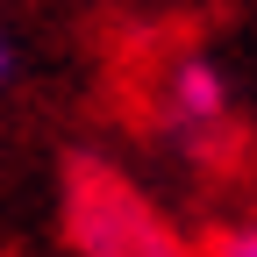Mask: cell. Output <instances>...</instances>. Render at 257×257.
<instances>
[{"mask_svg":"<svg viewBox=\"0 0 257 257\" xmlns=\"http://www.w3.org/2000/svg\"><path fill=\"white\" fill-rule=\"evenodd\" d=\"M57 243L64 257H200V236L157 193L100 150H72L57 179Z\"/></svg>","mask_w":257,"mask_h":257,"instance_id":"obj_1","label":"cell"},{"mask_svg":"<svg viewBox=\"0 0 257 257\" xmlns=\"http://www.w3.org/2000/svg\"><path fill=\"white\" fill-rule=\"evenodd\" d=\"M150 128L157 143L179 150L186 165H221L236 150V79L221 72L207 50H179L165 57V72L150 79Z\"/></svg>","mask_w":257,"mask_h":257,"instance_id":"obj_2","label":"cell"},{"mask_svg":"<svg viewBox=\"0 0 257 257\" xmlns=\"http://www.w3.org/2000/svg\"><path fill=\"white\" fill-rule=\"evenodd\" d=\"M200 257H257V200H243V207L221 214L200 236Z\"/></svg>","mask_w":257,"mask_h":257,"instance_id":"obj_3","label":"cell"},{"mask_svg":"<svg viewBox=\"0 0 257 257\" xmlns=\"http://www.w3.org/2000/svg\"><path fill=\"white\" fill-rule=\"evenodd\" d=\"M22 86V36H15V22L0 15V100Z\"/></svg>","mask_w":257,"mask_h":257,"instance_id":"obj_4","label":"cell"}]
</instances>
